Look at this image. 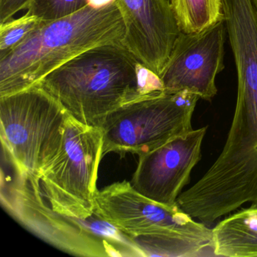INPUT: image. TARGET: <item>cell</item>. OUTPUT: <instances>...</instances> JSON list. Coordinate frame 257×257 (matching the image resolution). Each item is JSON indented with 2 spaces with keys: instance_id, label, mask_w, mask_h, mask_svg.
<instances>
[{
  "instance_id": "cell-11",
  "label": "cell",
  "mask_w": 257,
  "mask_h": 257,
  "mask_svg": "<svg viewBox=\"0 0 257 257\" xmlns=\"http://www.w3.org/2000/svg\"><path fill=\"white\" fill-rule=\"evenodd\" d=\"M213 234L216 256L257 257V206L227 216Z\"/></svg>"
},
{
  "instance_id": "cell-3",
  "label": "cell",
  "mask_w": 257,
  "mask_h": 257,
  "mask_svg": "<svg viewBox=\"0 0 257 257\" xmlns=\"http://www.w3.org/2000/svg\"><path fill=\"white\" fill-rule=\"evenodd\" d=\"M94 215L132 239L144 255L216 256L213 228L177 205L144 196L127 180L97 189Z\"/></svg>"
},
{
  "instance_id": "cell-9",
  "label": "cell",
  "mask_w": 257,
  "mask_h": 257,
  "mask_svg": "<svg viewBox=\"0 0 257 257\" xmlns=\"http://www.w3.org/2000/svg\"><path fill=\"white\" fill-rule=\"evenodd\" d=\"M207 126L192 130L159 148L139 155L132 186L150 199L172 207L191 173L201 159V146Z\"/></svg>"
},
{
  "instance_id": "cell-7",
  "label": "cell",
  "mask_w": 257,
  "mask_h": 257,
  "mask_svg": "<svg viewBox=\"0 0 257 257\" xmlns=\"http://www.w3.org/2000/svg\"><path fill=\"white\" fill-rule=\"evenodd\" d=\"M40 180L35 177L15 179L1 192L7 211L22 225L58 249L84 257L123 255L107 237L81 224L80 221L60 214L45 202Z\"/></svg>"
},
{
  "instance_id": "cell-12",
  "label": "cell",
  "mask_w": 257,
  "mask_h": 257,
  "mask_svg": "<svg viewBox=\"0 0 257 257\" xmlns=\"http://www.w3.org/2000/svg\"><path fill=\"white\" fill-rule=\"evenodd\" d=\"M182 33H198L224 20L222 0H172Z\"/></svg>"
},
{
  "instance_id": "cell-8",
  "label": "cell",
  "mask_w": 257,
  "mask_h": 257,
  "mask_svg": "<svg viewBox=\"0 0 257 257\" xmlns=\"http://www.w3.org/2000/svg\"><path fill=\"white\" fill-rule=\"evenodd\" d=\"M225 20L194 34L182 33L160 76L162 91H189L210 101L217 94L216 76L224 67Z\"/></svg>"
},
{
  "instance_id": "cell-1",
  "label": "cell",
  "mask_w": 257,
  "mask_h": 257,
  "mask_svg": "<svg viewBox=\"0 0 257 257\" xmlns=\"http://www.w3.org/2000/svg\"><path fill=\"white\" fill-rule=\"evenodd\" d=\"M147 71L124 45L106 44L75 57L38 85L70 116L86 125L101 127L123 105L162 91L159 77L144 80Z\"/></svg>"
},
{
  "instance_id": "cell-10",
  "label": "cell",
  "mask_w": 257,
  "mask_h": 257,
  "mask_svg": "<svg viewBox=\"0 0 257 257\" xmlns=\"http://www.w3.org/2000/svg\"><path fill=\"white\" fill-rule=\"evenodd\" d=\"M125 25L122 44L140 64L160 76L181 34L170 0H115Z\"/></svg>"
},
{
  "instance_id": "cell-4",
  "label": "cell",
  "mask_w": 257,
  "mask_h": 257,
  "mask_svg": "<svg viewBox=\"0 0 257 257\" xmlns=\"http://www.w3.org/2000/svg\"><path fill=\"white\" fill-rule=\"evenodd\" d=\"M69 116L38 84L0 97L3 150L16 175L40 180L62 149Z\"/></svg>"
},
{
  "instance_id": "cell-5",
  "label": "cell",
  "mask_w": 257,
  "mask_h": 257,
  "mask_svg": "<svg viewBox=\"0 0 257 257\" xmlns=\"http://www.w3.org/2000/svg\"><path fill=\"white\" fill-rule=\"evenodd\" d=\"M200 97L189 91L145 94L123 105L106 118L103 156L115 153L144 154L193 130L192 118Z\"/></svg>"
},
{
  "instance_id": "cell-6",
  "label": "cell",
  "mask_w": 257,
  "mask_h": 257,
  "mask_svg": "<svg viewBox=\"0 0 257 257\" xmlns=\"http://www.w3.org/2000/svg\"><path fill=\"white\" fill-rule=\"evenodd\" d=\"M103 132L69 116L59 155L40 177L44 196L57 213L78 220L94 215Z\"/></svg>"
},
{
  "instance_id": "cell-13",
  "label": "cell",
  "mask_w": 257,
  "mask_h": 257,
  "mask_svg": "<svg viewBox=\"0 0 257 257\" xmlns=\"http://www.w3.org/2000/svg\"><path fill=\"white\" fill-rule=\"evenodd\" d=\"M91 3V0H33L26 15L44 22H52L72 16Z\"/></svg>"
},
{
  "instance_id": "cell-14",
  "label": "cell",
  "mask_w": 257,
  "mask_h": 257,
  "mask_svg": "<svg viewBox=\"0 0 257 257\" xmlns=\"http://www.w3.org/2000/svg\"><path fill=\"white\" fill-rule=\"evenodd\" d=\"M34 16H22L0 25V55L13 50L23 43L37 28L43 23Z\"/></svg>"
},
{
  "instance_id": "cell-15",
  "label": "cell",
  "mask_w": 257,
  "mask_h": 257,
  "mask_svg": "<svg viewBox=\"0 0 257 257\" xmlns=\"http://www.w3.org/2000/svg\"><path fill=\"white\" fill-rule=\"evenodd\" d=\"M33 0H0V25L10 22L19 12L28 10Z\"/></svg>"
},
{
  "instance_id": "cell-16",
  "label": "cell",
  "mask_w": 257,
  "mask_h": 257,
  "mask_svg": "<svg viewBox=\"0 0 257 257\" xmlns=\"http://www.w3.org/2000/svg\"><path fill=\"white\" fill-rule=\"evenodd\" d=\"M170 1H171H171H172V0H170Z\"/></svg>"
},
{
  "instance_id": "cell-2",
  "label": "cell",
  "mask_w": 257,
  "mask_h": 257,
  "mask_svg": "<svg viewBox=\"0 0 257 257\" xmlns=\"http://www.w3.org/2000/svg\"><path fill=\"white\" fill-rule=\"evenodd\" d=\"M125 31L115 0L90 4L72 16L43 22L23 43L0 55V97L37 85L51 72L89 49L122 44Z\"/></svg>"
}]
</instances>
